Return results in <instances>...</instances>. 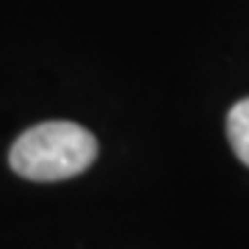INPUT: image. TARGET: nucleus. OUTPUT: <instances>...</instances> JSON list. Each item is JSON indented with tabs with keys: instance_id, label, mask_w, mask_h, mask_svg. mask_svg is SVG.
I'll use <instances>...</instances> for the list:
<instances>
[{
	"instance_id": "nucleus-1",
	"label": "nucleus",
	"mask_w": 249,
	"mask_h": 249,
	"mask_svg": "<svg viewBox=\"0 0 249 249\" xmlns=\"http://www.w3.org/2000/svg\"><path fill=\"white\" fill-rule=\"evenodd\" d=\"M97 158V139L75 122H42L11 147V169L36 183H58L86 172Z\"/></svg>"
},
{
	"instance_id": "nucleus-2",
	"label": "nucleus",
	"mask_w": 249,
	"mask_h": 249,
	"mask_svg": "<svg viewBox=\"0 0 249 249\" xmlns=\"http://www.w3.org/2000/svg\"><path fill=\"white\" fill-rule=\"evenodd\" d=\"M227 139L232 144V152L241 158L244 166H249V97L238 100L227 114Z\"/></svg>"
}]
</instances>
